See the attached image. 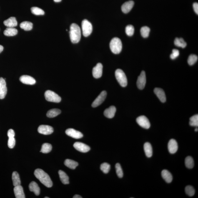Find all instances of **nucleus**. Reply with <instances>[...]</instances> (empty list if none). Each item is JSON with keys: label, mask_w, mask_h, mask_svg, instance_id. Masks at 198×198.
Instances as JSON below:
<instances>
[{"label": "nucleus", "mask_w": 198, "mask_h": 198, "mask_svg": "<svg viewBox=\"0 0 198 198\" xmlns=\"http://www.w3.org/2000/svg\"><path fill=\"white\" fill-rule=\"evenodd\" d=\"M185 164L186 167L189 169H192L194 166L193 159L191 156H187L185 160Z\"/></svg>", "instance_id": "nucleus-33"}, {"label": "nucleus", "mask_w": 198, "mask_h": 198, "mask_svg": "<svg viewBox=\"0 0 198 198\" xmlns=\"http://www.w3.org/2000/svg\"><path fill=\"white\" fill-rule=\"evenodd\" d=\"M44 96L46 100L49 102L59 103L61 101V98L58 94L49 90L46 91Z\"/></svg>", "instance_id": "nucleus-5"}, {"label": "nucleus", "mask_w": 198, "mask_h": 198, "mask_svg": "<svg viewBox=\"0 0 198 198\" xmlns=\"http://www.w3.org/2000/svg\"><path fill=\"white\" fill-rule=\"evenodd\" d=\"M198 131V128H196V129H195V131H196V132H197Z\"/></svg>", "instance_id": "nucleus-49"}, {"label": "nucleus", "mask_w": 198, "mask_h": 198, "mask_svg": "<svg viewBox=\"0 0 198 198\" xmlns=\"http://www.w3.org/2000/svg\"><path fill=\"white\" fill-rule=\"evenodd\" d=\"M20 81L23 84L33 85L35 84L36 82L35 80L31 76L28 75H23L20 78Z\"/></svg>", "instance_id": "nucleus-17"}, {"label": "nucleus", "mask_w": 198, "mask_h": 198, "mask_svg": "<svg viewBox=\"0 0 198 198\" xmlns=\"http://www.w3.org/2000/svg\"><path fill=\"white\" fill-rule=\"evenodd\" d=\"M193 8L195 12L198 14V3L197 2L194 3L193 4Z\"/></svg>", "instance_id": "nucleus-45"}, {"label": "nucleus", "mask_w": 198, "mask_h": 198, "mask_svg": "<svg viewBox=\"0 0 198 198\" xmlns=\"http://www.w3.org/2000/svg\"><path fill=\"white\" fill-rule=\"evenodd\" d=\"M115 74L116 79L120 85L122 87H126L127 84V80L124 72L121 69H117L116 71Z\"/></svg>", "instance_id": "nucleus-4"}, {"label": "nucleus", "mask_w": 198, "mask_h": 198, "mask_svg": "<svg viewBox=\"0 0 198 198\" xmlns=\"http://www.w3.org/2000/svg\"><path fill=\"white\" fill-rule=\"evenodd\" d=\"M7 92V88L5 81L2 78H0V99H3L5 97Z\"/></svg>", "instance_id": "nucleus-14"}, {"label": "nucleus", "mask_w": 198, "mask_h": 198, "mask_svg": "<svg viewBox=\"0 0 198 198\" xmlns=\"http://www.w3.org/2000/svg\"><path fill=\"white\" fill-rule=\"evenodd\" d=\"M64 164L69 169H74L78 166V163L74 160L70 159H66L64 162Z\"/></svg>", "instance_id": "nucleus-27"}, {"label": "nucleus", "mask_w": 198, "mask_h": 198, "mask_svg": "<svg viewBox=\"0 0 198 198\" xmlns=\"http://www.w3.org/2000/svg\"><path fill=\"white\" fill-rule=\"evenodd\" d=\"M100 169L104 173L107 174L111 169L110 165L107 163H103L101 164Z\"/></svg>", "instance_id": "nucleus-37"}, {"label": "nucleus", "mask_w": 198, "mask_h": 198, "mask_svg": "<svg viewBox=\"0 0 198 198\" xmlns=\"http://www.w3.org/2000/svg\"><path fill=\"white\" fill-rule=\"evenodd\" d=\"M161 176L166 182L170 183L172 181V176L169 171L164 169L161 172Z\"/></svg>", "instance_id": "nucleus-23"}, {"label": "nucleus", "mask_w": 198, "mask_h": 198, "mask_svg": "<svg viewBox=\"0 0 198 198\" xmlns=\"http://www.w3.org/2000/svg\"><path fill=\"white\" fill-rule=\"evenodd\" d=\"M3 50V46L0 45V53H1L2 52V51Z\"/></svg>", "instance_id": "nucleus-47"}, {"label": "nucleus", "mask_w": 198, "mask_h": 198, "mask_svg": "<svg viewBox=\"0 0 198 198\" xmlns=\"http://www.w3.org/2000/svg\"><path fill=\"white\" fill-rule=\"evenodd\" d=\"M116 110V108L115 106H111L104 111V115L106 117L109 118V119H111V118L114 117Z\"/></svg>", "instance_id": "nucleus-20"}, {"label": "nucleus", "mask_w": 198, "mask_h": 198, "mask_svg": "<svg viewBox=\"0 0 198 198\" xmlns=\"http://www.w3.org/2000/svg\"><path fill=\"white\" fill-rule=\"evenodd\" d=\"M74 147L77 151L83 153L87 152L90 149V148L89 146L80 142L75 143L74 144Z\"/></svg>", "instance_id": "nucleus-11"}, {"label": "nucleus", "mask_w": 198, "mask_h": 198, "mask_svg": "<svg viewBox=\"0 0 198 198\" xmlns=\"http://www.w3.org/2000/svg\"><path fill=\"white\" fill-rule=\"evenodd\" d=\"M107 93L105 91H102L99 94V95L96 98L95 100L94 101L92 104V106L93 108L97 107L102 104L103 102L105 100Z\"/></svg>", "instance_id": "nucleus-9"}, {"label": "nucleus", "mask_w": 198, "mask_h": 198, "mask_svg": "<svg viewBox=\"0 0 198 198\" xmlns=\"http://www.w3.org/2000/svg\"><path fill=\"white\" fill-rule=\"evenodd\" d=\"M136 122L141 127L145 129H149L150 127L151 124L148 119L145 116H141L138 117L136 120Z\"/></svg>", "instance_id": "nucleus-7"}, {"label": "nucleus", "mask_w": 198, "mask_h": 198, "mask_svg": "<svg viewBox=\"0 0 198 198\" xmlns=\"http://www.w3.org/2000/svg\"><path fill=\"white\" fill-rule=\"evenodd\" d=\"M144 150L146 155L148 157H152L153 154V149L152 145L149 142H146L144 145Z\"/></svg>", "instance_id": "nucleus-24"}, {"label": "nucleus", "mask_w": 198, "mask_h": 198, "mask_svg": "<svg viewBox=\"0 0 198 198\" xmlns=\"http://www.w3.org/2000/svg\"><path fill=\"white\" fill-rule=\"evenodd\" d=\"M146 84V76L145 72L142 71L138 78L137 87L140 90H142L145 87Z\"/></svg>", "instance_id": "nucleus-8"}, {"label": "nucleus", "mask_w": 198, "mask_h": 198, "mask_svg": "<svg viewBox=\"0 0 198 198\" xmlns=\"http://www.w3.org/2000/svg\"><path fill=\"white\" fill-rule=\"evenodd\" d=\"M31 11L32 14L35 15H43L44 14V11L43 10L36 7L32 8Z\"/></svg>", "instance_id": "nucleus-35"}, {"label": "nucleus", "mask_w": 198, "mask_h": 198, "mask_svg": "<svg viewBox=\"0 0 198 198\" xmlns=\"http://www.w3.org/2000/svg\"><path fill=\"white\" fill-rule=\"evenodd\" d=\"M102 65L100 63H98L96 66L93 68V77L96 79L100 78L102 74Z\"/></svg>", "instance_id": "nucleus-12"}, {"label": "nucleus", "mask_w": 198, "mask_h": 198, "mask_svg": "<svg viewBox=\"0 0 198 198\" xmlns=\"http://www.w3.org/2000/svg\"><path fill=\"white\" fill-rule=\"evenodd\" d=\"M20 27L25 31H30L32 29L33 24L29 21H24L20 24Z\"/></svg>", "instance_id": "nucleus-30"}, {"label": "nucleus", "mask_w": 198, "mask_h": 198, "mask_svg": "<svg viewBox=\"0 0 198 198\" xmlns=\"http://www.w3.org/2000/svg\"><path fill=\"white\" fill-rule=\"evenodd\" d=\"M49 198V197H44V198Z\"/></svg>", "instance_id": "nucleus-50"}, {"label": "nucleus", "mask_w": 198, "mask_h": 198, "mask_svg": "<svg viewBox=\"0 0 198 198\" xmlns=\"http://www.w3.org/2000/svg\"><path fill=\"white\" fill-rule=\"evenodd\" d=\"M55 2H59L62 1V0H54Z\"/></svg>", "instance_id": "nucleus-48"}, {"label": "nucleus", "mask_w": 198, "mask_h": 198, "mask_svg": "<svg viewBox=\"0 0 198 198\" xmlns=\"http://www.w3.org/2000/svg\"><path fill=\"white\" fill-rule=\"evenodd\" d=\"M198 56L194 54H191L189 56L187 60V62L190 65H192L197 62Z\"/></svg>", "instance_id": "nucleus-38"}, {"label": "nucleus", "mask_w": 198, "mask_h": 198, "mask_svg": "<svg viewBox=\"0 0 198 198\" xmlns=\"http://www.w3.org/2000/svg\"><path fill=\"white\" fill-rule=\"evenodd\" d=\"M179 55V52L178 50L174 49L172 50V53L171 54L170 58L171 59H174L178 56Z\"/></svg>", "instance_id": "nucleus-43"}, {"label": "nucleus", "mask_w": 198, "mask_h": 198, "mask_svg": "<svg viewBox=\"0 0 198 198\" xmlns=\"http://www.w3.org/2000/svg\"><path fill=\"white\" fill-rule=\"evenodd\" d=\"M189 124L193 127H198V115L196 114L191 117L190 119Z\"/></svg>", "instance_id": "nucleus-34"}, {"label": "nucleus", "mask_w": 198, "mask_h": 198, "mask_svg": "<svg viewBox=\"0 0 198 198\" xmlns=\"http://www.w3.org/2000/svg\"><path fill=\"white\" fill-rule=\"evenodd\" d=\"M60 110L58 109H53L50 110L47 113V116L49 118H53L56 117L61 114Z\"/></svg>", "instance_id": "nucleus-29"}, {"label": "nucleus", "mask_w": 198, "mask_h": 198, "mask_svg": "<svg viewBox=\"0 0 198 198\" xmlns=\"http://www.w3.org/2000/svg\"><path fill=\"white\" fill-rule=\"evenodd\" d=\"M185 192L187 195L190 197L194 195L195 191L193 187L190 185L186 186L185 189Z\"/></svg>", "instance_id": "nucleus-39"}, {"label": "nucleus", "mask_w": 198, "mask_h": 198, "mask_svg": "<svg viewBox=\"0 0 198 198\" xmlns=\"http://www.w3.org/2000/svg\"><path fill=\"white\" fill-rule=\"evenodd\" d=\"M134 5V2L130 1L126 2L121 6V10L124 13H127L132 9Z\"/></svg>", "instance_id": "nucleus-18"}, {"label": "nucleus", "mask_w": 198, "mask_h": 198, "mask_svg": "<svg viewBox=\"0 0 198 198\" xmlns=\"http://www.w3.org/2000/svg\"><path fill=\"white\" fill-rule=\"evenodd\" d=\"M83 34L85 37H87L92 33L93 26L91 23L87 20H84L81 23Z\"/></svg>", "instance_id": "nucleus-6"}, {"label": "nucleus", "mask_w": 198, "mask_h": 198, "mask_svg": "<svg viewBox=\"0 0 198 198\" xmlns=\"http://www.w3.org/2000/svg\"><path fill=\"white\" fill-rule=\"evenodd\" d=\"M52 149V145L50 144L49 143H44L41 146L40 152L44 154H47L51 152Z\"/></svg>", "instance_id": "nucleus-32"}, {"label": "nucleus", "mask_w": 198, "mask_h": 198, "mask_svg": "<svg viewBox=\"0 0 198 198\" xmlns=\"http://www.w3.org/2000/svg\"><path fill=\"white\" fill-rule=\"evenodd\" d=\"M66 135L75 139H80L83 137V135L79 131L73 129H69L65 131Z\"/></svg>", "instance_id": "nucleus-13"}, {"label": "nucleus", "mask_w": 198, "mask_h": 198, "mask_svg": "<svg viewBox=\"0 0 198 198\" xmlns=\"http://www.w3.org/2000/svg\"><path fill=\"white\" fill-rule=\"evenodd\" d=\"M73 198H82V197H81V196L79 195H77V194H76V195H75L74 197H73Z\"/></svg>", "instance_id": "nucleus-46"}, {"label": "nucleus", "mask_w": 198, "mask_h": 198, "mask_svg": "<svg viewBox=\"0 0 198 198\" xmlns=\"http://www.w3.org/2000/svg\"><path fill=\"white\" fill-rule=\"evenodd\" d=\"M168 148L170 154H175L178 149V144L175 140L171 139L168 144Z\"/></svg>", "instance_id": "nucleus-15"}, {"label": "nucleus", "mask_w": 198, "mask_h": 198, "mask_svg": "<svg viewBox=\"0 0 198 198\" xmlns=\"http://www.w3.org/2000/svg\"><path fill=\"white\" fill-rule=\"evenodd\" d=\"M110 47L111 51L114 54H119L122 49V44L121 40L117 38H113L110 43Z\"/></svg>", "instance_id": "nucleus-3"}, {"label": "nucleus", "mask_w": 198, "mask_h": 198, "mask_svg": "<svg viewBox=\"0 0 198 198\" xmlns=\"http://www.w3.org/2000/svg\"><path fill=\"white\" fill-rule=\"evenodd\" d=\"M34 175L43 184L47 187L53 186V182L44 170L41 169H37L35 171Z\"/></svg>", "instance_id": "nucleus-1"}, {"label": "nucleus", "mask_w": 198, "mask_h": 198, "mask_svg": "<svg viewBox=\"0 0 198 198\" xmlns=\"http://www.w3.org/2000/svg\"><path fill=\"white\" fill-rule=\"evenodd\" d=\"M174 44L176 46L182 48H185L187 46V44L182 38H176L175 40Z\"/></svg>", "instance_id": "nucleus-31"}, {"label": "nucleus", "mask_w": 198, "mask_h": 198, "mask_svg": "<svg viewBox=\"0 0 198 198\" xmlns=\"http://www.w3.org/2000/svg\"><path fill=\"white\" fill-rule=\"evenodd\" d=\"M12 178L13 184L14 186L20 185L21 181L19 174L17 172L14 171L12 174Z\"/></svg>", "instance_id": "nucleus-28"}, {"label": "nucleus", "mask_w": 198, "mask_h": 198, "mask_svg": "<svg viewBox=\"0 0 198 198\" xmlns=\"http://www.w3.org/2000/svg\"><path fill=\"white\" fill-rule=\"evenodd\" d=\"M38 130L40 134L47 135L52 134L54 131V129L50 126L41 125L38 127Z\"/></svg>", "instance_id": "nucleus-10"}, {"label": "nucleus", "mask_w": 198, "mask_h": 198, "mask_svg": "<svg viewBox=\"0 0 198 198\" xmlns=\"http://www.w3.org/2000/svg\"><path fill=\"white\" fill-rule=\"evenodd\" d=\"M5 26L8 27H14L17 26V22L16 18L11 17L6 20L3 22Z\"/></svg>", "instance_id": "nucleus-22"}, {"label": "nucleus", "mask_w": 198, "mask_h": 198, "mask_svg": "<svg viewBox=\"0 0 198 198\" xmlns=\"http://www.w3.org/2000/svg\"><path fill=\"white\" fill-rule=\"evenodd\" d=\"M59 174L61 182L64 184H69V178L65 172L62 170L59 171Z\"/></svg>", "instance_id": "nucleus-25"}, {"label": "nucleus", "mask_w": 198, "mask_h": 198, "mask_svg": "<svg viewBox=\"0 0 198 198\" xmlns=\"http://www.w3.org/2000/svg\"><path fill=\"white\" fill-rule=\"evenodd\" d=\"M29 187L30 191L34 192L36 195H39L40 193V189L36 182H34V181L32 182L29 184Z\"/></svg>", "instance_id": "nucleus-21"}, {"label": "nucleus", "mask_w": 198, "mask_h": 198, "mask_svg": "<svg viewBox=\"0 0 198 198\" xmlns=\"http://www.w3.org/2000/svg\"><path fill=\"white\" fill-rule=\"evenodd\" d=\"M116 174L119 178H122L123 176L122 168H121L120 164L119 163H117L115 165Z\"/></svg>", "instance_id": "nucleus-41"}, {"label": "nucleus", "mask_w": 198, "mask_h": 198, "mask_svg": "<svg viewBox=\"0 0 198 198\" xmlns=\"http://www.w3.org/2000/svg\"><path fill=\"white\" fill-rule=\"evenodd\" d=\"M8 136L9 138L14 137L15 133L12 129H10L8 132Z\"/></svg>", "instance_id": "nucleus-44"}, {"label": "nucleus", "mask_w": 198, "mask_h": 198, "mask_svg": "<svg viewBox=\"0 0 198 198\" xmlns=\"http://www.w3.org/2000/svg\"><path fill=\"white\" fill-rule=\"evenodd\" d=\"M16 144V140L14 137L9 138L8 141V146L10 148L12 149Z\"/></svg>", "instance_id": "nucleus-42"}, {"label": "nucleus", "mask_w": 198, "mask_h": 198, "mask_svg": "<svg viewBox=\"0 0 198 198\" xmlns=\"http://www.w3.org/2000/svg\"><path fill=\"white\" fill-rule=\"evenodd\" d=\"M17 30L14 27H8L4 31V35L8 36H14L17 34Z\"/></svg>", "instance_id": "nucleus-26"}, {"label": "nucleus", "mask_w": 198, "mask_h": 198, "mask_svg": "<svg viewBox=\"0 0 198 198\" xmlns=\"http://www.w3.org/2000/svg\"><path fill=\"white\" fill-rule=\"evenodd\" d=\"M14 192L15 196L16 198H26L22 186L19 185L15 186Z\"/></svg>", "instance_id": "nucleus-19"}, {"label": "nucleus", "mask_w": 198, "mask_h": 198, "mask_svg": "<svg viewBox=\"0 0 198 198\" xmlns=\"http://www.w3.org/2000/svg\"><path fill=\"white\" fill-rule=\"evenodd\" d=\"M70 38L73 44H77L80 41L81 32L80 28L77 24L73 23L70 26Z\"/></svg>", "instance_id": "nucleus-2"}, {"label": "nucleus", "mask_w": 198, "mask_h": 198, "mask_svg": "<svg viewBox=\"0 0 198 198\" xmlns=\"http://www.w3.org/2000/svg\"><path fill=\"white\" fill-rule=\"evenodd\" d=\"M154 92L161 102L164 103L166 102V96L163 90L161 88H156L154 90Z\"/></svg>", "instance_id": "nucleus-16"}, {"label": "nucleus", "mask_w": 198, "mask_h": 198, "mask_svg": "<svg viewBox=\"0 0 198 198\" xmlns=\"http://www.w3.org/2000/svg\"><path fill=\"white\" fill-rule=\"evenodd\" d=\"M126 32L128 36H132L134 34V28L132 25H128L126 28Z\"/></svg>", "instance_id": "nucleus-40"}, {"label": "nucleus", "mask_w": 198, "mask_h": 198, "mask_svg": "<svg viewBox=\"0 0 198 198\" xmlns=\"http://www.w3.org/2000/svg\"><path fill=\"white\" fill-rule=\"evenodd\" d=\"M150 29L148 26H145L142 27L141 29V35L143 37L146 38L148 37L149 35Z\"/></svg>", "instance_id": "nucleus-36"}]
</instances>
